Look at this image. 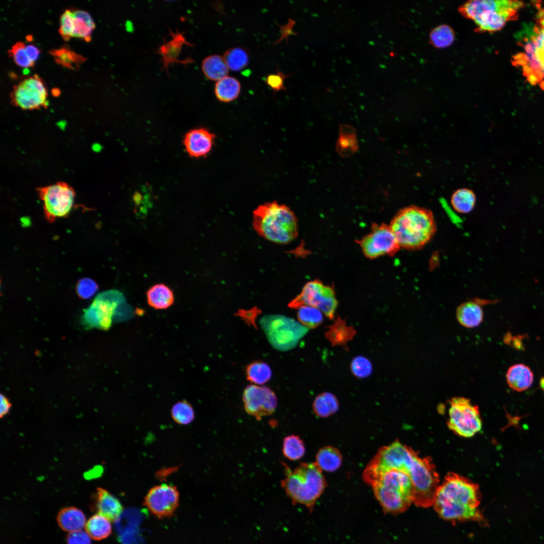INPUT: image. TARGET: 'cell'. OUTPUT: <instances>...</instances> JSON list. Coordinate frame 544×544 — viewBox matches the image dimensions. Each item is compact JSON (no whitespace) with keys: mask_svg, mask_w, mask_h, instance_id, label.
<instances>
[{"mask_svg":"<svg viewBox=\"0 0 544 544\" xmlns=\"http://www.w3.org/2000/svg\"><path fill=\"white\" fill-rule=\"evenodd\" d=\"M57 522L63 530L70 533L82 530L86 523L83 512L74 507L62 509L57 514Z\"/></svg>","mask_w":544,"mask_h":544,"instance_id":"d4e9b609","label":"cell"},{"mask_svg":"<svg viewBox=\"0 0 544 544\" xmlns=\"http://www.w3.org/2000/svg\"><path fill=\"white\" fill-rule=\"evenodd\" d=\"M37 192L43 202L45 217L49 222L66 217L74 207L76 192L66 182L58 181L40 187Z\"/></svg>","mask_w":544,"mask_h":544,"instance_id":"9c48e42d","label":"cell"},{"mask_svg":"<svg viewBox=\"0 0 544 544\" xmlns=\"http://www.w3.org/2000/svg\"><path fill=\"white\" fill-rule=\"evenodd\" d=\"M342 133L338 141L339 152L345 154H349L354 151L356 146L354 134L345 133L343 130Z\"/></svg>","mask_w":544,"mask_h":544,"instance_id":"ee69618b","label":"cell"},{"mask_svg":"<svg viewBox=\"0 0 544 544\" xmlns=\"http://www.w3.org/2000/svg\"><path fill=\"white\" fill-rule=\"evenodd\" d=\"M316 458L320 468L328 472L336 470L342 463V456L339 450L330 446L321 448L317 453Z\"/></svg>","mask_w":544,"mask_h":544,"instance_id":"f546056e","label":"cell"},{"mask_svg":"<svg viewBox=\"0 0 544 544\" xmlns=\"http://www.w3.org/2000/svg\"><path fill=\"white\" fill-rule=\"evenodd\" d=\"M325 336L333 346H346L356 333L352 326H348L345 320L338 317L335 322L329 326Z\"/></svg>","mask_w":544,"mask_h":544,"instance_id":"484cf974","label":"cell"},{"mask_svg":"<svg viewBox=\"0 0 544 544\" xmlns=\"http://www.w3.org/2000/svg\"><path fill=\"white\" fill-rule=\"evenodd\" d=\"M47 96L43 80L36 74L15 85L10 94L12 105L27 110L47 108Z\"/></svg>","mask_w":544,"mask_h":544,"instance_id":"5bb4252c","label":"cell"},{"mask_svg":"<svg viewBox=\"0 0 544 544\" xmlns=\"http://www.w3.org/2000/svg\"><path fill=\"white\" fill-rule=\"evenodd\" d=\"M85 528L90 537L95 540L104 539L112 532L110 521L98 513L89 519Z\"/></svg>","mask_w":544,"mask_h":544,"instance_id":"f1b7e54d","label":"cell"},{"mask_svg":"<svg viewBox=\"0 0 544 544\" xmlns=\"http://www.w3.org/2000/svg\"><path fill=\"white\" fill-rule=\"evenodd\" d=\"M241 90V84L236 78L226 76L217 82L215 94L218 100L222 102H230L235 100Z\"/></svg>","mask_w":544,"mask_h":544,"instance_id":"83f0119b","label":"cell"},{"mask_svg":"<svg viewBox=\"0 0 544 544\" xmlns=\"http://www.w3.org/2000/svg\"><path fill=\"white\" fill-rule=\"evenodd\" d=\"M71 30L72 37L80 38L86 42L91 40V34L95 24L89 14L83 10L70 9Z\"/></svg>","mask_w":544,"mask_h":544,"instance_id":"44dd1931","label":"cell"},{"mask_svg":"<svg viewBox=\"0 0 544 544\" xmlns=\"http://www.w3.org/2000/svg\"><path fill=\"white\" fill-rule=\"evenodd\" d=\"M524 335L513 336L511 333H507L505 336L504 341L506 343L517 350H524V345L522 339Z\"/></svg>","mask_w":544,"mask_h":544,"instance_id":"bcb514c9","label":"cell"},{"mask_svg":"<svg viewBox=\"0 0 544 544\" xmlns=\"http://www.w3.org/2000/svg\"><path fill=\"white\" fill-rule=\"evenodd\" d=\"M289 76L285 75L277 70L276 73L268 75L265 78V82L275 94L278 91L286 90L287 88L285 86L284 81Z\"/></svg>","mask_w":544,"mask_h":544,"instance_id":"7bdbcfd3","label":"cell"},{"mask_svg":"<svg viewBox=\"0 0 544 544\" xmlns=\"http://www.w3.org/2000/svg\"><path fill=\"white\" fill-rule=\"evenodd\" d=\"M285 478L281 485L294 504H300L312 511L324 491L326 482L316 462L302 463L292 470L285 463Z\"/></svg>","mask_w":544,"mask_h":544,"instance_id":"8992f818","label":"cell"},{"mask_svg":"<svg viewBox=\"0 0 544 544\" xmlns=\"http://www.w3.org/2000/svg\"><path fill=\"white\" fill-rule=\"evenodd\" d=\"M201 70L208 79L218 81L227 76L229 68L223 56L214 54L203 59L201 63Z\"/></svg>","mask_w":544,"mask_h":544,"instance_id":"4316f807","label":"cell"},{"mask_svg":"<svg viewBox=\"0 0 544 544\" xmlns=\"http://www.w3.org/2000/svg\"><path fill=\"white\" fill-rule=\"evenodd\" d=\"M363 479L372 487L386 513H402L413 503V485L409 475L403 470L389 468L363 476Z\"/></svg>","mask_w":544,"mask_h":544,"instance_id":"3957f363","label":"cell"},{"mask_svg":"<svg viewBox=\"0 0 544 544\" xmlns=\"http://www.w3.org/2000/svg\"><path fill=\"white\" fill-rule=\"evenodd\" d=\"M67 544H91V537L82 530L70 533L66 537Z\"/></svg>","mask_w":544,"mask_h":544,"instance_id":"f6af8a7d","label":"cell"},{"mask_svg":"<svg viewBox=\"0 0 544 544\" xmlns=\"http://www.w3.org/2000/svg\"><path fill=\"white\" fill-rule=\"evenodd\" d=\"M351 369L355 376L364 378L371 374L372 366L368 359L362 356H358L352 360Z\"/></svg>","mask_w":544,"mask_h":544,"instance_id":"60d3db41","label":"cell"},{"mask_svg":"<svg viewBox=\"0 0 544 544\" xmlns=\"http://www.w3.org/2000/svg\"><path fill=\"white\" fill-rule=\"evenodd\" d=\"M123 300L121 293L109 290L99 294L84 310L83 322L88 328L107 330L112 325L117 306Z\"/></svg>","mask_w":544,"mask_h":544,"instance_id":"7c38bea8","label":"cell"},{"mask_svg":"<svg viewBox=\"0 0 544 544\" xmlns=\"http://www.w3.org/2000/svg\"><path fill=\"white\" fill-rule=\"evenodd\" d=\"M456 316L462 326L473 328L478 326L482 322L484 312L478 302L468 301L462 303L457 307Z\"/></svg>","mask_w":544,"mask_h":544,"instance_id":"603a6c76","label":"cell"},{"mask_svg":"<svg viewBox=\"0 0 544 544\" xmlns=\"http://www.w3.org/2000/svg\"><path fill=\"white\" fill-rule=\"evenodd\" d=\"M283 454L290 460H297L301 458L305 452V448L302 440L299 436L292 435L286 436L283 440Z\"/></svg>","mask_w":544,"mask_h":544,"instance_id":"d590c367","label":"cell"},{"mask_svg":"<svg viewBox=\"0 0 544 544\" xmlns=\"http://www.w3.org/2000/svg\"><path fill=\"white\" fill-rule=\"evenodd\" d=\"M247 379L255 385H262L268 382L272 376L271 370L266 363L255 361L249 364L246 369Z\"/></svg>","mask_w":544,"mask_h":544,"instance_id":"e575fe53","label":"cell"},{"mask_svg":"<svg viewBox=\"0 0 544 544\" xmlns=\"http://www.w3.org/2000/svg\"><path fill=\"white\" fill-rule=\"evenodd\" d=\"M49 53L57 63L73 70L78 69L86 60L84 57L71 51L65 46L58 49L51 50Z\"/></svg>","mask_w":544,"mask_h":544,"instance_id":"836d02e7","label":"cell"},{"mask_svg":"<svg viewBox=\"0 0 544 544\" xmlns=\"http://www.w3.org/2000/svg\"><path fill=\"white\" fill-rule=\"evenodd\" d=\"M363 254L371 259L393 256L400 247L389 225L373 223L370 232L358 241Z\"/></svg>","mask_w":544,"mask_h":544,"instance_id":"9a60e30c","label":"cell"},{"mask_svg":"<svg viewBox=\"0 0 544 544\" xmlns=\"http://www.w3.org/2000/svg\"><path fill=\"white\" fill-rule=\"evenodd\" d=\"M58 89H53L52 93L54 96H57L58 95H59L60 94V91L57 92V91H58Z\"/></svg>","mask_w":544,"mask_h":544,"instance_id":"816d5d0a","label":"cell"},{"mask_svg":"<svg viewBox=\"0 0 544 544\" xmlns=\"http://www.w3.org/2000/svg\"><path fill=\"white\" fill-rule=\"evenodd\" d=\"M223 57L228 68L233 71H239L245 68L249 62L248 52L240 47L228 49Z\"/></svg>","mask_w":544,"mask_h":544,"instance_id":"8d00e7d4","label":"cell"},{"mask_svg":"<svg viewBox=\"0 0 544 544\" xmlns=\"http://www.w3.org/2000/svg\"><path fill=\"white\" fill-rule=\"evenodd\" d=\"M254 229L261 237L277 244H288L298 236V222L293 212L277 201L259 206L253 212Z\"/></svg>","mask_w":544,"mask_h":544,"instance_id":"5b68a950","label":"cell"},{"mask_svg":"<svg viewBox=\"0 0 544 544\" xmlns=\"http://www.w3.org/2000/svg\"><path fill=\"white\" fill-rule=\"evenodd\" d=\"M242 399L246 412L257 420L271 415L277 406L276 395L267 386L255 384L247 386Z\"/></svg>","mask_w":544,"mask_h":544,"instance_id":"e0dca14e","label":"cell"},{"mask_svg":"<svg viewBox=\"0 0 544 544\" xmlns=\"http://www.w3.org/2000/svg\"><path fill=\"white\" fill-rule=\"evenodd\" d=\"M26 49L30 59L35 62L39 56L40 50L33 44L26 45Z\"/></svg>","mask_w":544,"mask_h":544,"instance_id":"c3c4849f","label":"cell"},{"mask_svg":"<svg viewBox=\"0 0 544 544\" xmlns=\"http://www.w3.org/2000/svg\"><path fill=\"white\" fill-rule=\"evenodd\" d=\"M185 45L193 46L187 40L183 32H179L178 30L175 32L170 30V38L164 40L157 51L161 56L162 70H165L168 73V69L170 64L179 63L187 65L193 62V60L191 58L184 59L179 58L182 47Z\"/></svg>","mask_w":544,"mask_h":544,"instance_id":"ac0fdd59","label":"cell"},{"mask_svg":"<svg viewBox=\"0 0 544 544\" xmlns=\"http://www.w3.org/2000/svg\"><path fill=\"white\" fill-rule=\"evenodd\" d=\"M389 226L400 248L409 250L423 248L437 230L432 212L416 206L400 210L391 220Z\"/></svg>","mask_w":544,"mask_h":544,"instance_id":"277c9868","label":"cell"},{"mask_svg":"<svg viewBox=\"0 0 544 544\" xmlns=\"http://www.w3.org/2000/svg\"><path fill=\"white\" fill-rule=\"evenodd\" d=\"M323 313L318 309L309 306H303L298 308L297 317L299 322L304 326L311 328L320 325L323 320Z\"/></svg>","mask_w":544,"mask_h":544,"instance_id":"74e56055","label":"cell"},{"mask_svg":"<svg viewBox=\"0 0 544 544\" xmlns=\"http://www.w3.org/2000/svg\"><path fill=\"white\" fill-rule=\"evenodd\" d=\"M260 323L270 344L279 351L295 347L308 330L293 319L281 315L265 316Z\"/></svg>","mask_w":544,"mask_h":544,"instance_id":"ba28073f","label":"cell"},{"mask_svg":"<svg viewBox=\"0 0 544 544\" xmlns=\"http://www.w3.org/2000/svg\"><path fill=\"white\" fill-rule=\"evenodd\" d=\"M455 34L452 28L447 24H441L433 29L429 34L430 43L435 48H445L454 41Z\"/></svg>","mask_w":544,"mask_h":544,"instance_id":"d6a6232c","label":"cell"},{"mask_svg":"<svg viewBox=\"0 0 544 544\" xmlns=\"http://www.w3.org/2000/svg\"><path fill=\"white\" fill-rule=\"evenodd\" d=\"M480 493L478 485L453 472H449L436 492L434 507L442 519L459 521H484L479 509Z\"/></svg>","mask_w":544,"mask_h":544,"instance_id":"7a4b0ae2","label":"cell"},{"mask_svg":"<svg viewBox=\"0 0 544 544\" xmlns=\"http://www.w3.org/2000/svg\"><path fill=\"white\" fill-rule=\"evenodd\" d=\"M179 493L177 488L170 484H162L151 488L146 495L144 504L158 518L173 515L178 507Z\"/></svg>","mask_w":544,"mask_h":544,"instance_id":"2e32d148","label":"cell"},{"mask_svg":"<svg viewBox=\"0 0 544 544\" xmlns=\"http://www.w3.org/2000/svg\"><path fill=\"white\" fill-rule=\"evenodd\" d=\"M523 4L517 1L472 0L459 7V12L472 20L479 32H493L501 29L506 22L515 19Z\"/></svg>","mask_w":544,"mask_h":544,"instance_id":"52a82bcc","label":"cell"},{"mask_svg":"<svg viewBox=\"0 0 544 544\" xmlns=\"http://www.w3.org/2000/svg\"><path fill=\"white\" fill-rule=\"evenodd\" d=\"M448 428L456 434L470 437L479 432L482 427L478 406L464 397H454L450 400Z\"/></svg>","mask_w":544,"mask_h":544,"instance_id":"30bf717a","label":"cell"},{"mask_svg":"<svg viewBox=\"0 0 544 544\" xmlns=\"http://www.w3.org/2000/svg\"><path fill=\"white\" fill-rule=\"evenodd\" d=\"M539 21L538 25L544 28V9H541L538 12Z\"/></svg>","mask_w":544,"mask_h":544,"instance_id":"681fc988","label":"cell"},{"mask_svg":"<svg viewBox=\"0 0 544 544\" xmlns=\"http://www.w3.org/2000/svg\"><path fill=\"white\" fill-rule=\"evenodd\" d=\"M0 406V417L2 418L9 413L12 406V404L9 399L3 394H1Z\"/></svg>","mask_w":544,"mask_h":544,"instance_id":"7dc6e473","label":"cell"},{"mask_svg":"<svg viewBox=\"0 0 544 544\" xmlns=\"http://www.w3.org/2000/svg\"><path fill=\"white\" fill-rule=\"evenodd\" d=\"M534 27L532 24H525L523 29L516 34L517 43L522 47L523 51L513 57V63L522 67L524 75L530 84L536 85L539 83L540 87L544 89V76L535 55Z\"/></svg>","mask_w":544,"mask_h":544,"instance_id":"4fadbf2b","label":"cell"},{"mask_svg":"<svg viewBox=\"0 0 544 544\" xmlns=\"http://www.w3.org/2000/svg\"><path fill=\"white\" fill-rule=\"evenodd\" d=\"M147 303L156 310H164L169 308L174 301L173 291L164 284H156L146 292Z\"/></svg>","mask_w":544,"mask_h":544,"instance_id":"cb8c5ba5","label":"cell"},{"mask_svg":"<svg viewBox=\"0 0 544 544\" xmlns=\"http://www.w3.org/2000/svg\"><path fill=\"white\" fill-rule=\"evenodd\" d=\"M337 305L333 287L315 280L307 282L289 306L295 309L303 306H312L318 309L329 319H332Z\"/></svg>","mask_w":544,"mask_h":544,"instance_id":"8fae6325","label":"cell"},{"mask_svg":"<svg viewBox=\"0 0 544 544\" xmlns=\"http://www.w3.org/2000/svg\"><path fill=\"white\" fill-rule=\"evenodd\" d=\"M8 54L12 57L18 65L27 69L32 67L34 65L30 58L26 49V44L22 41L17 42L8 51Z\"/></svg>","mask_w":544,"mask_h":544,"instance_id":"ab89813d","label":"cell"},{"mask_svg":"<svg viewBox=\"0 0 544 544\" xmlns=\"http://www.w3.org/2000/svg\"><path fill=\"white\" fill-rule=\"evenodd\" d=\"M97 283L89 278L80 280L76 286V292L80 298L84 299L91 298L97 292Z\"/></svg>","mask_w":544,"mask_h":544,"instance_id":"b9f144b4","label":"cell"},{"mask_svg":"<svg viewBox=\"0 0 544 544\" xmlns=\"http://www.w3.org/2000/svg\"><path fill=\"white\" fill-rule=\"evenodd\" d=\"M506 379L510 388L514 391L521 392L531 387L533 382L534 375L528 366L518 363L509 368Z\"/></svg>","mask_w":544,"mask_h":544,"instance_id":"7402d4cb","label":"cell"},{"mask_svg":"<svg viewBox=\"0 0 544 544\" xmlns=\"http://www.w3.org/2000/svg\"><path fill=\"white\" fill-rule=\"evenodd\" d=\"M389 468L403 470L409 475L414 487L413 503L417 506L433 505L439 477L430 457H420L418 452L397 440L380 448L365 470L371 474Z\"/></svg>","mask_w":544,"mask_h":544,"instance_id":"6da1fadb","label":"cell"},{"mask_svg":"<svg viewBox=\"0 0 544 544\" xmlns=\"http://www.w3.org/2000/svg\"><path fill=\"white\" fill-rule=\"evenodd\" d=\"M215 138V134L205 128H194L186 133L183 145L190 157H205L211 151Z\"/></svg>","mask_w":544,"mask_h":544,"instance_id":"d6986e66","label":"cell"},{"mask_svg":"<svg viewBox=\"0 0 544 544\" xmlns=\"http://www.w3.org/2000/svg\"><path fill=\"white\" fill-rule=\"evenodd\" d=\"M94 506L98 514L110 521L116 520L123 509L120 501L108 491L102 488L96 489Z\"/></svg>","mask_w":544,"mask_h":544,"instance_id":"ffe728a7","label":"cell"},{"mask_svg":"<svg viewBox=\"0 0 544 544\" xmlns=\"http://www.w3.org/2000/svg\"><path fill=\"white\" fill-rule=\"evenodd\" d=\"M539 385L540 388L544 391V376L540 378Z\"/></svg>","mask_w":544,"mask_h":544,"instance_id":"f907efd6","label":"cell"},{"mask_svg":"<svg viewBox=\"0 0 544 544\" xmlns=\"http://www.w3.org/2000/svg\"><path fill=\"white\" fill-rule=\"evenodd\" d=\"M171 414L173 420L180 425L191 423L195 415L192 406L185 400L175 403L171 409Z\"/></svg>","mask_w":544,"mask_h":544,"instance_id":"f35d334b","label":"cell"},{"mask_svg":"<svg viewBox=\"0 0 544 544\" xmlns=\"http://www.w3.org/2000/svg\"><path fill=\"white\" fill-rule=\"evenodd\" d=\"M313 409L316 415L325 418L335 413L338 409L336 397L329 392H323L317 396L313 403Z\"/></svg>","mask_w":544,"mask_h":544,"instance_id":"1f68e13d","label":"cell"},{"mask_svg":"<svg viewBox=\"0 0 544 544\" xmlns=\"http://www.w3.org/2000/svg\"><path fill=\"white\" fill-rule=\"evenodd\" d=\"M476 197L474 192L468 188H460L452 194L451 203L453 208L460 214L470 213L474 208Z\"/></svg>","mask_w":544,"mask_h":544,"instance_id":"4dcf8cb0","label":"cell"}]
</instances>
